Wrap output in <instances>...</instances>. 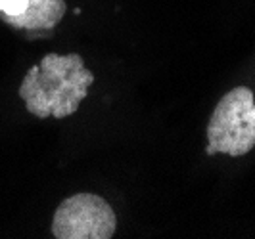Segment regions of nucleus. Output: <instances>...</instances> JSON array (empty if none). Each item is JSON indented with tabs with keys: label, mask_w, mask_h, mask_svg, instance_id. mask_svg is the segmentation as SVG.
<instances>
[{
	"label": "nucleus",
	"mask_w": 255,
	"mask_h": 239,
	"mask_svg": "<svg viewBox=\"0 0 255 239\" xmlns=\"http://www.w3.org/2000/svg\"><path fill=\"white\" fill-rule=\"evenodd\" d=\"M92 82L94 75L79 54L60 56L52 52L25 73L19 98L37 119H65L75 113L79 103L89 96Z\"/></svg>",
	"instance_id": "nucleus-1"
},
{
	"label": "nucleus",
	"mask_w": 255,
	"mask_h": 239,
	"mask_svg": "<svg viewBox=\"0 0 255 239\" xmlns=\"http://www.w3.org/2000/svg\"><path fill=\"white\" fill-rule=\"evenodd\" d=\"M254 90L236 86L219 100L207 125V155L227 153L230 157L246 155L255 148Z\"/></svg>",
	"instance_id": "nucleus-2"
},
{
	"label": "nucleus",
	"mask_w": 255,
	"mask_h": 239,
	"mask_svg": "<svg viewBox=\"0 0 255 239\" xmlns=\"http://www.w3.org/2000/svg\"><path fill=\"white\" fill-rule=\"evenodd\" d=\"M115 230L117 216L110 203L87 191L64 199L52 218L56 239H110Z\"/></svg>",
	"instance_id": "nucleus-3"
},
{
	"label": "nucleus",
	"mask_w": 255,
	"mask_h": 239,
	"mask_svg": "<svg viewBox=\"0 0 255 239\" xmlns=\"http://www.w3.org/2000/svg\"><path fill=\"white\" fill-rule=\"evenodd\" d=\"M67 12L64 0H0V19L15 31H54Z\"/></svg>",
	"instance_id": "nucleus-4"
}]
</instances>
